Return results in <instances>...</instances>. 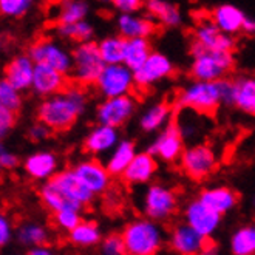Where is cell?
Wrapping results in <instances>:
<instances>
[{
	"mask_svg": "<svg viewBox=\"0 0 255 255\" xmlns=\"http://www.w3.org/2000/svg\"><path fill=\"white\" fill-rule=\"evenodd\" d=\"M39 198H40L43 207L47 209L48 212H51L53 215L64 211V209H78V211H82V209H79L76 204H73L65 195L53 184L51 179L40 186Z\"/></svg>",
	"mask_w": 255,
	"mask_h": 255,
	"instance_id": "d6a6232c",
	"label": "cell"
},
{
	"mask_svg": "<svg viewBox=\"0 0 255 255\" xmlns=\"http://www.w3.org/2000/svg\"><path fill=\"white\" fill-rule=\"evenodd\" d=\"M192 43H195L204 51L234 53L235 37L223 34L211 20L203 19L193 28Z\"/></svg>",
	"mask_w": 255,
	"mask_h": 255,
	"instance_id": "9a60e30c",
	"label": "cell"
},
{
	"mask_svg": "<svg viewBox=\"0 0 255 255\" xmlns=\"http://www.w3.org/2000/svg\"><path fill=\"white\" fill-rule=\"evenodd\" d=\"M14 238V226L9 217L0 212V249L6 248Z\"/></svg>",
	"mask_w": 255,
	"mask_h": 255,
	"instance_id": "7dc6e473",
	"label": "cell"
},
{
	"mask_svg": "<svg viewBox=\"0 0 255 255\" xmlns=\"http://www.w3.org/2000/svg\"><path fill=\"white\" fill-rule=\"evenodd\" d=\"M102 229L93 220H82L68 232V242L76 248H95L102 240Z\"/></svg>",
	"mask_w": 255,
	"mask_h": 255,
	"instance_id": "4dcf8cb0",
	"label": "cell"
},
{
	"mask_svg": "<svg viewBox=\"0 0 255 255\" xmlns=\"http://www.w3.org/2000/svg\"><path fill=\"white\" fill-rule=\"evenodd\" d=\"M175 119L173 106L169 102H155L148 106L139 116L138 124L144 133H158Z\"/></svg>",
	"mask_w": 255,
	"mask_h": 255,
	"instance_id": "d4e9b609",
	"label": "cell"
},
{
	"mask_svg": "<svg viewBox=\"0 0 255 255\" xmlns=\"http://www.w3.org/2000/svg\"><path fill=\"white\" fill-rule=\"evenodd\" d=\"M158 172V161L147 152H138L121 175L128 186H148Z\"/></svg>",
	"mask_w": 255,
	"mask_h": 255,
	"instance_id": "7402d4cb",
	"label": "cell"
},
{
	"mask_svg": "<svg viewBox=\"0 0 255 255\" xmlns=\"http://www.w3.org/2000/svg\"><path fill=\"white\" fill-rule=\"evenodd\" d=\"M183 223L209 242L218 232L223 223V217L211 211L198 198H195L190 200L184 207Z\"/></svg>",
	"mask_w": 255,
	"mask_h": 255,
	"instance_id": "7c38bea8",
	"label": "cell"
},
{
	"mask_svg": "<svg viewBox=\"0 0 255 255\" xmlns=\"http://www.w3.org/2000/svg\"><path fill=\"white\" fill-rule=\"evenodd\" d=\"M166 237L162 224L145 217L128 221L121 232L127 255H158L166 245Z\"/></svg>",
	"mask_w": 255,
	"mask_h": 255,
	"instance_id": "7a4b0ae2",
	"label": "cell"
},
{
	"mask_svg": "<svg viewBox=\"0 0 255 255\" xmlns=\"http://www.w3.org/2000/svg\"><path fill=\"white\" fill-rule=\"evenodd\" d=\"M51 130L45 126V124H42L40 121H34L31 126L28 127V131H26V136H28V139L31 141V142H36V144H39V142H43V141H47L50 136H51Z\"/></svg>",
	"mask_w": 255,
	"mask_h": 255,
	"instance_id": "bcb514c9",
	"label": "cell"
},
{
	"mask_svg": "<svg viewBox=\"0 0 255 255\" xmlns=\"http://www.w3.org/2000/svg\"><path fill=\"white\" fill-rule=\"evenodd\" d=\"M112 5L119 14H134L144 8V2L141 0H113Z\"/></svg>",
	"mask_w": 255,
	"mask_h": 255,
	"instance_id": "c3c4849f",
	"label": "cell"
},
{
	"mask_svg": "<svg viewBox=\"0 0 255 255\" xmlns=\"http://www.w3.org/2000/svg\"><path fill=\"white\" fill-rule=\"evenodd\" d=\"M220 106L221 102L217 82L193 81L176 96V107L179 110H190L198 115H212Z\"/></svg>",
	"mask_w": 255,
	"mask_h": 255,
	"instance_id": "8992f818",
	"label": "cell"
},
{
	"mask_svg": "<svg viewBox=\"0 0 255 255\" xmlns=\"http://www.w3.org/2000/svg\"><path fill=\"white\" fill-rule=\"evenodd\" d=\"M20 164V159L17 153L9 150L3 141H0V172H11L17 169Z\"/></svg>",
	"mask_w": 255,
	"mask_h": 255,
	"instance_id": "ee69618b",
	"label": "cell"
},
{
	"mask_svg": "<svg viewBox=\"0 0 255 255\" xmlns=\"http://www.w3.org/2000/svg\"><path fill=\"white\" fill-rule=\"evenodd\" d=\"M22 169L29 179L43 184L61 170V161L53 150H36L23 159Z\"/></svg>",
	"mask_w": 255,
	"mask_h": 255,
	"instance_id": "2e32d148",
	"label": "cell"
},
{
	"mask_svg": "<svg viewBox=\"0 0 255 255\" xmlns=\"http://www.w3.org/2000/svg\"><path fill=\"white\" fill-rule=\"evenodd\" d=\"M88 107L85 88L68 85L61 93L42 99L37 107V121L51 131H67L76 124Z\"/></svg>",
	"mask_w": 255,
	"mask_h": 255,
	"instance_id": "6da1fadb",
	"label": "cell"
},
{
	"mask_svg": "<svg viewBox=\"0 0 255 255\" xmlns=\"http://www.w3.org/2000/svg\"><path fill=\"white\" fill-rule=\"evenodd\" d=\"M138 101L133 95L102 99L96 107V121L101 126L121 128L136 115Z\"/></svg>",
	"mask_w": 255,
	"mask_h": 255,
	"instance_id": "9c48e42d",
	"label": "cell"
},
{
	"mask_svg": "<svg viewBox=\"0 0 255 255\" xmlns=\"http://www.w3.org/2000/svg\"><path fill=\"white\" fill-rule=\"evenodd\" d=\"M67 87L68 76H65V74H61L59 71L45 65H34L33 82L29 90H33L36 96L47 99L53 95L61 93Z\"/></svg>",
	"mask_w": 255,
	"mask_h": 255,
	"instance_id": "d6986e66",
	"label": "cell"
},
{
	"mask_svg": "<svg viewBox=\"0 0 255 255\" xmlns=\"http://www.w3.org/2000/svg\"><path fill=\"white\" fill-rule=\"evenodd\" d=\"M16 124H17V115L0 107V141H3L5 138L9 136V133L14 130Z\"/></svg>",
	"mask_w": 255,
	"mask_h": 255,
	"instance_id": "f6af8a7d",
	"label": "cell"
},
{
	"mask_svg": "<svg viewBox=\"0 0 255 255\" xmlns=\"http://www.w3.org/2000/svg\"><path fill=\"white\" fill-rule=\"evenodd\" d=\"M246 17V12L238 8L234 3H221L217 8H214L211 14V20L223 34H228L235 37L242 31V25Z\"/></svg>",
	"mask_w": 255,
	"mask_h": 255,
	"instance_id": "484cf974",
	"label": "cell"
},
{
	"mask_svg": "<svg viewBox=\"0 0 255 255\" xmlns=\"http://www.w3.org/2000/svg\"><path fill=\"white\" fill-rule=\"evenodd\" d=\"M235 82V95H234V107L245 115H255V79L248 74L234 78Z\"/></svg>",
	"mask_w": 255,
	"mask_h": 255,
	"instance_id": "f1b7e54d",
	"label": "cell"
},
{
	"mask_svg": "<svg viewBox=\"0 0 255 255\" xmlns=\"http://www.w3.org/2000/svg\"><path fill=\"white\" fill-rule=\"evenodd\" d=\"M242 31L249 34V36H252L255 33V20H254V17H251V16L245 17L243 25H242Z\"/></svg>",
	"mask_w": 255,
	"mask_h": 255,
	"instance_id": "816d5d0a",
	"label": "cell"
},
{
	"mask_svg": "<svg viewBox=\"0 0 255 255\" xmlns=\"http://www.w3.org/2000/svg\"><path fill=\"white\" fill-rule=\"evenodd\" d=\"M142 9L147 11V16L156 25L159 23L166 28H178L184 22L181 8L167 0H148L144 2Z\"/></svg>",
	"mask_w": 255,
	"mask_h": 255,
	"instance_id": "4316f807",
	"label": "cell"
},
{
	"mask_svg": "<svg viewBox=\"0 0 255 255\" xmlns=\"http://www.w3.org/2000/svg\"><path fill=\"white\" fill-rule=\"evenodd\" d=\"M119 141L121 134L118 128L96 124L84 138V150L92 156H104L109 155Z\"/></svg>",
	"mask_w": 255,
	"mask_h": 255,
	"instance_id": "44dd1931",
	"label": "cell"
},
{
	"mask_svg": "<svg viewBox=\"0 0 255 255\" xmlns=\"http://www.w3.org/2000/svg\"><path fill=\"white\" fill-rule=\"evenodd\" d=\"M95 88L104 99L131 95L134 88L133 73L123 64L106 65L99 74Z\"/></svg>",
	"mask_w": 255,
	"mask_h": 255,
	"instance_id": "30bf717a",
	"label": "cell"
},
{
	"mask_svg": "<svg viewBox=\"0 0 255 255\" xmlns=\"http://www.w3.org/2000/svg\"><path fill=\"white\" fill-rule=\"evenodd\" d=\"M189 53L192 56L189 73L197 82H217L228 78L237 64L234 53L204 51L192 42Z\"/></svg>",
	"mask_w": 255,
	"mask_h": 255,
	"instance_id": "3957f363",
	"label": "cell"
},
{
	"mask_svg": "<svg viewBox=\"0 0 255 255\" xmlns=\"http://www.w3.org/2000/svg\"><path fill=\"white\" fill-rule=\"evenodd\" d=\"M71 170L81 181V184L88 192H92L95 197L104 195L112 186V176L104 167V162L98 161L96 158L81 159L74 164Z\"/></svg>",
	"mask_w": 255,
	"mask_h": 255,
	"instance_id": "5bb4252c",
	"label": "cell"
},
{
	"mask_svg": "<svg viewBox=\"0 0 255 255\" xmlns=\"http://www.w3.org/2000/svg\"><path fill=\"white\" fill-rule=\"evenodd\" d=\"M218 85V93H220V102L221 106L234 107V95H235V82L234 78L228 76L224 79L217 81Z\"/></svg>",
	"mask_w": 255,
	"mask_h": 255,
	"instance_id": "7bdbcfd3",
	"label": "cell"
},
{
	"mask_svg": "<svg viewBox=\"0 0 255 255\" xmlns=\"http://www.w3.org/2000/svg\"><path fill=\"white\" fill-rule=\"evenodd\" d=\"M153 51L150 39H130L126 40L123 65L127 67L131 73L141 68V65L147 61L150 53Z\"/></svg>",
	"mask_w": 255,
	"mask_h": 255,
	"instance_id": "1f68e13d",
	"label": "cell"
},
{
	"mask_svg": "<svg viewBox=\"0 0 255 255\" xmlns=\"http://www.w3.org/2000/svg\"><path fill=\"white\" fill-rule=\"evenodd\" d=\"M178 162L186 176L193 181H204L215 172L218 158L214 147L206 142H197L184 147Z\"/></svg>",
	"mask_w": 255,
	"mask_h": 255,
	"instance_id": "52a82bcc",
	"label": "cell"
},
{
	"mask_svg": "<svg viewBox=\"0 0 255 255\" xmlns=\"http://www.w3.org/2000/svg\"><path fill=\"white\" fill-rule=\"evenodd\" d=\"M136 153H138L136 144H134L131 139H121L112 152L107 155V159L104 162V167H106V170L109 172V175L112 178L121 176Z\"/></svg>",
	"mask_w": 255,
	"mask_h": 255,
	"instance_id": "83f0119b",
	"label": "cell"
},
{
	"mask_svg": "<svg viewBox=\"0 0 255 255\" xmlns=\"http://www.w3.org/2000/svg\"><path fill=\"white\" fill-rule=\"evenodd\" d=\"M166 243H169V248L178 255H197L204 248L207 240L181 221L170 228Z\"/></svg>",
	"mask_w": 255,
	"mask_h": 255,
	"instance_id": "e0dca14e",
	"label": "cell"
},
{
	"mask_svg": "<svg viewBox=\"0 0 255 255\" xmlns=\"http://www.w3.org/2000/svg\"><path fill=\"white\" fill-rule=\"evenodd\" d=\"M51 181L73 204H76L79 209H82V211L85 207H88L90 204H92L95 201V198H96L92 192H88L81 184V181L76 178V175L73 173L71 169L59 170Z\"/></svg>",
	"mask_w": 255,
	"mask_h": 255,
	"instance_id": "ac0fdd59",
	"label": "cell"
},
{
	"mask_svg": "<svg viewBox=\"0 0 255 255\" xmlns=\"http://www.w3.org/2000/svg\"><path fill=\"white\" fill-rule=\"evenodd\" d=\"M14 238L28 249L37 246H47L50 242V231L42 223L25 221L19 228L14 229Z\"/></svg>",
	"mask_w": 255,
	"mask_h": 255,
	"instance_id": "f546056e",
	"label": "cell"
},
{
	"mask_svg": "<svg viewBox=\"0 0 255 255\" xmlns=\"http://www.w3.org/2000/svg\"><path fill=\"white\" fill-rule=\"evenodd\" d=\"M82 220V211H78V209H64V211L54 214L53 218L56 228L67 234L76 228Z\"/></svg>",
	"mask_w": 255,
	"mask_h": 255,
	"instance_id": "60d3db41",
	"label": "cell"
},
{
	"mask_svg": "<svg viewBox=\"0 0 255 255\" xmlns=\"http://www.w3.org/2000/svg\"><path fill=\"white\" fill-rule=\"evenodd\" d=\"M231 255H255V228L243 224L237 228L229 238Z\"/></svg>",
	"mask_w": 255,
	"mask_h": 255,
	"instance_id": "74e56055",
	"label": "cell"
},
{
	"mask_svg": "<svg viewBox=\"0 0 255 255\" xmlns=\"http://www.w3.org/2000/svg\"><path fill=\"white\" fill-rule=\"evenodd\" d=\"M90 12V5L82 0H68V2L59 3L54 14L56 25H70L81 20H87Z\"/></svg>",
	"mask_w": 255,
	"mask_h": 255,
	"instance_id": "8d00e7d4",
	"label": "cell"
},
{
	"mask_svg": "<svg viewBox=\"0 0 255 255\" xmlns=\"http://www.w3.org/2000/svg\"><path fill=\"white\" fill-rule=\"evenodd\" d=\"M2 50H3V39L0 37V51H2Z\"/></svg>",
	"mask_w": 255,
	"mask_h": 255,
	"instance_id": "f5cc1de1",
	"label": "cell"
},
{
	"mask_svg": "<svg viewBox=\"0 0 255 255\" xmlns=\"http://www.w3.org/2000/svg\"><path fill=\"white\" fill-rule=\"evenodd\" d=\"M98 45V51L102 59L104 65H119L123 64L124 57V47H126V39H123L119 34H110L102 37Z\"/></svg>",
	"mask_w": 255,
	"mask_h": 255,
	"instance_id": "e575fe53",
	"label": "cell"
},
{
	"mask_svg": "<svg viewBox=\"0 0 255 255\" xmlns=\"http://www.w3.org/2000/svg\"><path fill=\"white\" fill-rule=\"evenodd\" d=\"M200 116L201 115L193 113L190 110H179L178 116L173 119L184 142L186 141H193L192 144L198 142V138L203 134V121L200 119Z\"/></svg>",
	"mask_w": 255,
	"mask_h": 255,
	"instance_id": "d590c367",
	"label": "cell"
},
{
	"mask_svg": "<svg viewBox=\"0 0 255 255\" xmlns=\"http://www.w3.org/2000/svg\"><path fill=\"white\" fill-rule=\"evenodd\" d=\"M98 246H99V255H127L121 234L113 232L102 237Z\"/></svg>",
	"mask_w": 255,
	"mask_h": 255,
	"instance_id": "b9f144b4",
	"label": "cell"
},
{
	"mask_svg": "<svg viewBox=\"0 0 255 255\" xmlns=\"http://www.w3.org/2000/svg\"><path fill=\"white\" fill-rule=\"evenodd\" d=\"M34 65L50 67L68 76L71 71V51L54 39H37L25 53Z\"/></svg>",
	"mask_w": 255,
	"mask_h": 255,
	"instance_id": "ba28073f",
	"label": "cell"
},
{
	"mask_svg": "<svg viewBox=\"0 0 255 255\" xmlns=\"http://www.w3.org/2000/svg\"><path fill=\"white\" fill-rule=\"evenodd\" d=\"M0 107L11 113H17L23 107V93L14 88L3 78H0Z\"/></svg>",
	"mask_w": 255,
	"mask_h": 255,
	"instance_id": "f35d334b",
	"label": "cell"
},
{
	"mask_svg": "<svg viewBox=\"0 0 255 255\" xmlns=\"http://www.w3.org/2000/svg\"><path fill=\"white\" fill-rule=\"evenodd\" d=\"M186 142L183 141L181 134H179L175 121H172L169 126H166L161 131L156 133V136L150 142L145 152L152 155L156 161L173 164L178 162Z\"/></svg>",
	"mask_w": 255,
	"mask_h": 255,
	"instance_id": "4fadbf2b",
	"label": "cell"
},
{
	"mask_svg": "<svg viewBox=\"0 0 255 255\" xmlns=\"http://www.w3.org/2000/svg\"><path fill=\"white\" fill-rule=\"evenodd\" d=\"M197 255H221V251H220V246L215 245L214 242H207Z\"/></svg>",
	"mask_w": 255,
	"mask_h": 255,
	"instance_id": "681fc988",
	"label": "cell"
},
{
	"mask_svg": "<svg viewBox=\"0 0 255 255\" xmlns=\"http://www.w3.org/2000/svg\"><path fill=\"white\" fill-rule=\"evenodd\" d=\"M141 209L145 218L162 224L175 215L178 209V195L167 184L150 183L144 189Z\"/></svg>",
	"mask_w": 255,
	"mask_h": 255,
	"instance_id": "5b68a950",
	"label": "cell"
},
{
	"mask_svg": "<svg viewBox=\"0 0 255 255\" xmlns=\"http://www.w3.org/2000/svg\"><path fill=\"white\" fill-rule=\"evenodd\" d=\"M104 67L106 65L99 56L95 40L79 43L71 51V71L68 76L73 79L74 85L81 88L95 87Z\"/></svg>",
	"mask_w": 255,
	"mask_h": 255,
	"instance_id": "277c9868",
	"label": "cell"
},
{
	"mask_svg": "<svg viewBox=\"0 0 255 255\" xmlns=\"http://www.w3.org/2000/svg\"><path fill=\"white\" fill-rule=\"evenodd\" d=\"M34 64L25 53L11 57L3 68V79H6L20 93L28 92L33 82Z\"/></svg>",
	"mask_w": 255,
	"mask_h": 255,
	"instance_id": "603a6c76",
	"label": "cell"
},
{
	"mask_svg": "<svg viewBox=\"0 0 255 255\" xmlns=\"http://www.w3.org/2000/svg\"><path fill=\"white\" fill-rule=\"evenodd\" d=\"M198 200L215 214L224 217L238 206V193L228 186H209L200 192Z\"/></svg>",
	"mask_w": 255,
	"mask_h": 255,
	"instance_id": "cb8c5ba5",
	"label": "cell"
},
{
	"mask_svg": "<svg viewBox=\"0 0 255 255\" xmlns=\"http://www.w3.org/2000/svg\"><path fill=\"white\" fill-rule=\"evenodd\" d=\"M33 0H0V14L9 19H20L33 9Z\"/></svg>",
	"mask_w": 255,
	"mask_h": 255,
	"instance_id": "ab89813d",
	"label": "cell"
},
{
	"mask_svg": "<svg viewBox=\"0 0 255 255\" xmlns=\"http://www.w3.org/2000/svg\"><path fill=\"white\" fill-rule=\"evenodd\" d=\"M54 31L59 39L74 42L76 45L85 43V42H93L95 39V26L90 20H81L76 23H70V25H56Z\"/></svg>",
	"mask_w": 255,
	"mask_h": 255,
	"instance_id": "836d02e7",
	"label": "cell"
},
{
	"mask_svg": "<svg viewBox=\"0 0 255 255\" xmlns=\"http://www.w3.org/2000/svg\"><path fill=\"white\" fill-rule=\"evenodd\" d=\"M26 255H56L54 251L47 245V246H37V248H31L28 249Z\"/></svg>",
	"mask_w": 255,
	"mask_h": 255,
	"instance_id": "f907efd6",
	"label": "cell"
},
{
	"mask_svg": "<svg viewBox=\"0 0 255 255\" xmlns=\"http://www.w3.org/2000/svg\"><path fill=\"white\" fill-rule=\"evenodd\" d=\"M173 73L175 64L172 62V59L161 51H152L141 68L133 73L134 87L148 90L150 87L172 78Z\"/></svg>",
	"mask_w": 255,
	"mask_h": 255,
	"instance_id": "8fae6325",
	"label": "cell"
},
{
	"mask_svg": "<svg viewBox=\"0 0 255 255\" xmlns=\"http://www.w3.org/2000/svg\"><path fill=\"white\" fill-rule=\"evenodd\" d=\"M118 34L126 40L150 39L156 31V23L147 14H118L116 17Z\"/></svg>",
	"mask_w": 255,
	"mask_h": 255,
	"instance_id": "ffe728a7",
	"label": "cell"
}]
</instances>
